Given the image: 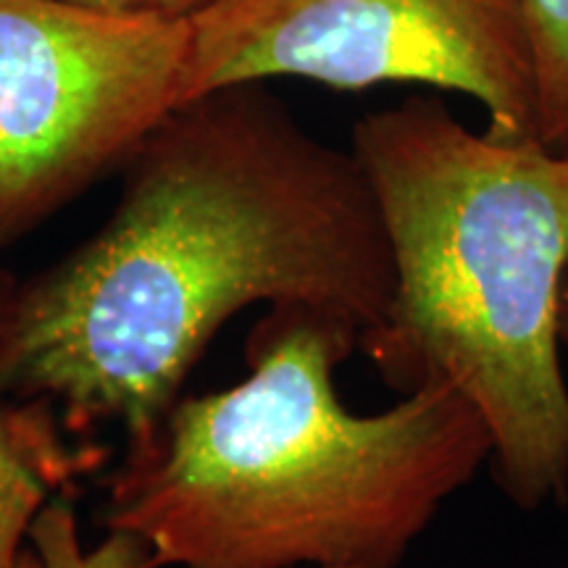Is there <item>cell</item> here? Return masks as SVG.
<instances>
[{
    "label": "cell",
    "mask_w": 568,
    "mask_h": 568,
    "mask_svg": "<svg viewBox=\"0 0 568 568\" xmlns=\"http://www.w3.org/2000/svg\"><path fill=\"white\" fill-rule=\"evenodd\" d=\"M30 545L45 568H159L151 550L126 531H105L103 542L84 548L74 497H55L40 510Z\"/></svg>",
    "instance_id": "52a82bcc"
},
{
    "label": "cell",
    "mask_w": 568,
    "mask_h": 568,
    "mask_svg": "<svg viewBox=\"0 0 568 568\" xmlns=\"http://www.w3.org/2000/svg\"><path fill=\"white\" fill-rule=\"evenodd\" d=\"M111 456L98 437L71 435L45 397L0 400V568L19 564L40 510L55 497H74Z\"/></svg>",
    "instance_id": "8992f818"
},
{
    "label": "cell",
    "mask_w": 568,
    "mask_h": 568,
    "mask_svg": "<svg viewBox=\"0 0 568 568\" xmlns=\"http://www.w3.org/2000/svg\"><path fill=\"white\" fill-rule=\"evenodd\" d=\"M17 282H19L17 274H11L9 268L0 266V329H3L6 316H9V308H11V301H13V290H17Z\"/></svg>",
    "instance_id": "30bf717a"
},
{
    "label": "cell",
    "mask_w": 568,
    "mask_h": 568,
    "mask_svg": "<svg viewBox=\"0 0 568 568\" xmlns=\"http://www.w3.org/2000/svg\"><path fill=\"white\" fill-rule=\"evenodd\" d=\"M560 343L568 345V276L560 293Z\"/></svg>",
    "instance_id": "8fae6325"
},
{
    "label": "cell",
    "mask_w": 568,
    "mask_h": 568,
    "mask_svg": "<svg viewBox=\"0 0 568 568\" xmlns=\"http://www.w3.org/2000/svg\"><path fill=\"white\" fill-rule=\"evenodd\" d=\"M535 48L539 134L548 148L568 132V0H516Z\"/></svg>",
    "instance_id": "ba28073f"
},
{
    "label": "cell",
    "mask_w": 568,
    "mask_h": 568,
    "mask_svg": "<svg viewBox=\"0 0 568 568\" xmlns=\"http://www.w3.org/2000/svg\"><path fill=\"white\" fill-rule=\"evenodd\" d=\"M560 568H568V566H560Z\"/></svg>",
    "instance_id": "4fadbf2b"
},
{
    "label": "cell",
    "mask_w": 568,
    "mask_h": 568,
    "mask_svg": "<svg viewBox=\"0 0 568 568\" xmlns=\"http://www.w3.org/2000/svg\"><path fill=\"white\" fill-rule=\"evenodd\" d=\"M276 77L464 92L485 105L487 132L542 142L535 48L516 0H219L190 19L184 103Z\"/></svg>",
    "instance_id": "277c9868"
},
{
    "label": "cell",
    "mask_w": 568,
    "mask_h": 568,
    "mask_svg": "<svg viewBox=\"0 0 568 568\" xmlns=\"http://www.w3.org/2000/svg\"><path fill=\"white\" fill-rule=\"evenodd\" d=\"M190 19L0 0V251L24 240L184 103Z\"/></svg>",
    "instance_id": "5b68a950"
},
{
    "label": "cell",
    "mask_w": 568,
    "mask_h": 568,
    "mask_svg": "<svg viewBox=\"0 0 568 568\" xmlns=\"http://www.w3.org/2000/svg\"><path fill=\"white\" fill-rule=\"evenodd\" d=\"M351 153L393 253L395 301L361 339L389 387L443 385L479 410L495 477L521 510L568 500V155L471 132L408 98L366 113Z\"/></svg>",
    "instance_id": "3957f363"
},
{
    "label": "cell",
    "mask_w": 568,
    "mask_h": 568,
    "mask_svg": "<svg viewBox=\"0 0 568 568\" xmlns=\"http://www.w3.org/2000/svg\"><path fill=\"white\" fill-rule=\"evenodd\" d=\"M84 243L17 282L0 400L45 397L77 437L142 450L216 332L251 305H301L364 339L395 301L393 253L351 151L261 82L176 105L124 161Z\"/></svg>",
    "instance_id": "6da1fadb"
},
{
    "label": "cell",
    "mask_w": 568,
    "mask_h": 568,
    "mask_svg": "<svg viewBox=\"0 0 568 568\" xmlns=\"http://www.w3.org/2000/svg\"><path fill=\"white\" fill-rule=\"evenodd\" d=\"M13 568H45V566H42V560H40L38 552H34L32 545H27L24 552L19 556V564Z\"/></svg>",
    "instance_id": "7c38bea8"
},
{
    "label": "cell",
    "mask_w": 568,
    "mask_h": 568,
    "mask_svg": "<svg viewBox=\"0 0 568 568\" xmlns=\"http://www.w3.org/2000/svg\"><path fill=\"white\" fill-rule=\"evenodd\" d=\"M74 9L109 13V17H153V19H193L219 0H59Z\"/></svg>",
    "instance_id": "9c48e42d"
},
{
    "label": "cell",
    "mask_w": 568,
    "mask_h": 568,
    "mask_svg": "<svg viewBox=\"0 0 568 568\" xmlns=\"http://www.w3.org/2000/svg\"><path fill=\"white\" fill-rule=\"evenodd\" d=\"M361 335L301 305L247 337L251 374L182 395L105 477L98 524L159 568H397L447 497L493 458L456 389H410L382 414L345 408L335 372Z\"/></svg>",
    "instance_id": "7a4b0ae2"
}]
</instances>
